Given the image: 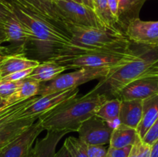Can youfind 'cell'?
I'll return each mask as SVG.
<instances>
[{
    "instance_id": "8992f818",
    "label": "cell",
    "mask_w": 158,
    "mask_h": 157,
    "mask_svg": "<svg viewBox=\"0 0 158 157\" xmlns=\"http://www.w3.org/2000/svg\"><path fill=\"white\" fill-rule=\"evenodd\" d=\"M111 70L112 69L110 68L84 67L77 69L75 72L61 74L52 81L41 83L38 96L66 89L78 88L88 82L104 78Z\"/></svg>"
},
{
    "instance_id": "f546056e",
    "label": "cell",
    "mask_w": 158,
    "mask_h": 157,
    "mask_svg": "<svg viewBox=\"0 0 158 157\" xmlns=\"http://www.w3.org/2000/svg\"><path fill=\"white\" fill-rule=\"evenodd\" d=\"M108 149L100 145H86L88 157H106Z\"/></svg>"
},
{
    "instance_id": "7bdbcfd3",
    "label": "cell",
    "mask_w": 158,
    "mask_h": 157,
    "mask_svg": "<svg viewBox=\"0 0 158 157\" xmlns=\"http://www.w3.org/2000/svg\"><path fill=\"white\" fill-rule=\"evenodd\" d=\"M50 1H52V2H53V3H54V2H56V0H50Z\"/></svg>"
},
{
    "instance_id": "1f68e13d",
    "label": "cell",
    "mask_w": 158,
    "mask_h": 157,
    "mask_svg": "<svg viewBox=\"0 0 158 157\" xmlns=\"http://www.w3.org/2000/svg\"><path fill=\"white\" fill-rule=\"evenodd\" d=\"M33 69L34 68H32V69H26V70L19 71V72H13V73L4 77L2 79L7 80V81H22V80L26 79L29 77V75L32 72Z\"/></svg>"
},
{
    "instance_id": "7402d4cb",
    "label": "cell",
    "mask_w": 158,
    "mask_h": 157,
    "mask_svg": "<svg viewBox=\"0 0 158 157\" xmlns=\"http://www.w3.org/2000/svg\"><path fill=\"white\" fill-rule=\"evenodd\" d=\"M40 86H41V83L30 79V78H27L23 80L16 91L6 99L8 105L10 106L19 102L24 101L32 97L38 96Z\"/></svg>"
},
{
    "instance_id": "4316f807",
    "label": "cell",
    "mask_w": 158,
    "mask_h": 157,
    "mask_svg": "<svg viewBox=\"0 0 158 157\" xmlns=\"http://www.w3.org/2000/svg\"><path fill=\"white\" fill-rule=\"evenodd\" d=\"M22 81H7L0 79V98L6 99L14 93L20 86Z\"/></svg>"
},
{
    "instance_id": "74e56055",
    "label": "cell",
    "mask_w": 158,
    "mask_h": 157,
    "mask_svg": "<svg viewBox=\"0 0 158 157\" xmlns=\"http://www.w3.org/2000/svg\"><path fill=\"white\" fill-rule=\"evenodd\" d=\"M7 55H10L9 49H8V47L7 46H2L1 45L0 46V60Z\"/></svg>"
},
{
    "instance_id": "ab89813d",
    "label": "cell",
    "mask_w": 158,
    "mask_h": 157,
    "mask_svg": "<svg viewBox=\"0 0 158 157\" xmlns=\"http://www.w3.org/2000/svg\"><path fill=\"white\" fill-rule=\"evenodd\" d=\"M7 106H9V105H8L6 100L1 99H0V110H2V109H4V108L7 107Z\"/></svg>"
},
{
    "instance_id": "603a6c76",
    "label": "cell",
    "mask_w": 158,
    "mask_h": 157,
    "mask_svg": "<svg viewBox=\"0 0 158 157\" xmlns=\"http://www.w3.org/2000/svg\"><path fill=\"white\" fill-rule=\"evenodd\" d=\"M37 97L38 96H35L24 101L19 102L0 110V130L15 120L19 119L24 109L32 104Z\"/></svg>"
},
{
    "instance_id": "44dd1931",
    "label": "cell",
    "mask_w": 158,
    "mask_h": 157,
    "mask_svg": "<svg viewBox=\"0 0 158 157\" xmlns=\"http://www.w3.org/2000/svg\"><path fill=\"white\" fill-rule=\"evenodd\" d=\"M138 138L137 129L120 123L118 126H115L113 130L109 147L120 149L133 146Z\"/></svg>"
},
{
    "instance_id": "7a4b0ae2",
    "label": "cell",
    "mask_w": 158,
    "mask_h": 157,
    "mask_svg": "<svg viewBox=\"0 0 158 157\" xmlns=\"http://www.w3.org/2000/svg\"><path fill=\"white\" fill-rule=\"evenodd\" d=\"M151 77H158V47H149V50L138 58L112 69L89 92L103 95L106 99L117 98L122 89L131 83Z\"/></svg>"
},
{
    "instance_id": "d6986e66",
    "label": "cell",
    "mask_w": 158,
    "mask_h": 157,
    "mask_svg": "<svg viewBox=\"0 0 158 157\" xmlns=\"http://www.w3.org/2000/svg\"><path fill=\"white\" fill-rule=\"evenodd\" d=\"M66 69L65 66L56 62L43 61L34 68L28 78L40 83H47L61 75Z\"/></svg>"
},
{
    "instance_id": "30bf717a",
    "label": "cell",
    "mask_w": 158,
    "mask_h": 157,
    "mask_svg": "<svg viewBox=\"0 0 158 157\" xmlns=\"http://www.w3.org/2000/svg\"><path fill=\"white\" fill-rule=\"evenodd\" d=\"M43 131L44 129L38 119L23 133L1 149L0 157H27Z\"/></svg>"
},
{
    "instance_id": "2e32d148",
    "label": "cell",
    "mask_w": 158,
    "mask_h": 157,
    "mask_svg": "<svg viewBox=\"0 0 158 157\" xmlns=\"http://www.w3.org/2000/svg\"><path fill=\"white\" fill-rule=\"evenodd\" d=\"M117 26L119 29L124 32L128 25L136 18H139V13L147 0H117Z\"/></svg>"
},
{
    "instance_id": "4fadbf2b",
    "label": "cell",
    "mask_w": 158,
    "mask_h": 157,
    "mask_svg": "<svg viewBox=\"0 0 158 157\" xmlns=\"http://www.w3.org/2000/svg\"><path fill=\"white\" fill-rule=\"evenodd\" d=\"M26 9L69 35L66 22L50 0H15ZM70 36V35H69Z\"/></svg>"
},
{
    "instance_id": "d4e9b609",
    "label": "cell",
    "mask_w": 158,
    "mask_h": 157,
    "mask_svg": "<svg viewBox=\"0 0 158 157\" xmlns=\"http://www.w3.org/2000/svg\"><path fill=\"white\" fill-rule=\"evenodd\" d=\"M94 12L106 27L118 29L115 18L110 12L107 0H95Z\"/></svg>"
},
{
    "instance_id": "836d02e7",
    "label": "cell",
    "mask_w": 158,
    "mask_h": 157,
    "mask_svg": "<svg viewBox=\"0 0 158 157\" xmlns=\"http://www.w3.org/2000/svg\"><path fill=\"white\" fill-rule=\"evenodd\" d=\"M107 4L110 12L115 18L116 22H117V12H118V1L117 0H107Z\"/></svg>"
},
{
    "instance_id": "484cf974",
    "label": "cell",
    "mask_w": 158,
    "mask_h": 157,
    "mask_svg": "<svg viewBox=\"0 0 158 157\" xmlns=\"http://www.w3.org/2000/svg\"><path fill=\"white\" fill-rule=\"evenodd\" d=\"M63 146L67 149L72 157H88L86 144L79 137H67L64 141Z\"/></svg>"
},
{
    "instance_id": "f1b7e54d",
    "label": "cell",
    "mask_w": 158,
    "mask_h": 157,
    "mask_svg": "<svg viewBox=\"0 0 158 157\" xmlns=\"http://www.w3.org/2000/svg\"><path fill=\"white\" fill-rule=\"evenodd\" d=\"M158 140V117L152 126L150 127L148 132L142 139V141L149 146H152L156 141Z\"/></svg>"
},
{
    "instance_id": "d590c367",
    "label": "cell",
    "mask_w": 158,
    "mask_h": 157,
    "mask_svg": "<svg viewBox=\"0 0 158 157\" xmlns=\"http://www.w3.org/2000/svg\"><path fill=\"white\" fill-rule=\"evenodd\" d=\"M150 157H158V140L151 146Z\"/></svg>"
},
{
    "instance_id": "6da1fadb",
    "label": "cell",
    "mask_w": 158,
    "mask_h": 157,
    "mask_svg": "<svg viewBox=\"0 0 158 157\" xmlns=\"http://www.w3.org/2000/svg\"><path fill=\"white\" fill-rule=\"evenodd\" d=\"M9 2L12 14L29 31L30 45L44 61H56L69 55L86 53L73 43L70 36L32 13L15 0Z\"/></svg>"
},
{
    "instance_id": "8fae6325",
    "label": "cell",
    "mask_w": 158,
    "mask_h": 157,
    "mask_svg": "<svg viewBox=\"0 0 158 157\" xmlns=\"http://www.w3.org/2000/svg\"><path fill=\"white\" fill-rule=\"evenodd\" d=\"M2 29L6 36V42L10 55L24 54L28 45H30L31 37L29 29L12 14L3 24Z\"/></svg>"
},
{
    "instance_id": "681fc988",
    "label": "cell",
    "mask_w": 158,
    "mask_h": 157,
    "mask_svg": "<svg viewBox=\"0 0 158 157\" xmlns=\"http://www.w3.org/2000/svg\"><path fill=\"white\" fill-rule=\"evenodd\" d=\"M0 151H1V149H0Z\"/></svg>"
},
{
    "instance_id": "cb8c5ba5",
    "label": "cell",
    "mask_w": 158,
    "mask_h": 157,
    "mask_svg": "<svg viewBox=\"0 0 158 157\" xmlns=\"http://www.w3.org/2000/svg\"><path fill=\"white\" fill-rule=\"evenodd\" d=\"M121 100L118 98L107 99L97 109L95 115L111 124L118 120Z\"/></svg>"
},
{
    "instance_id": "5bb4252c",
    "label": "cell",
    "mask_w": 158,
    "mask_h": 157,
    "mask_svg": "<svg viewBox=\"0 0 158 157\" xmlns=\"http://www.w3.org/2000/svg\"><path fill=\"white\" fill-rule=\"evenodd\" d=\"M158 95V77L135 80L125 86L117 98L120 100H143Z\"/></svg>"
},
{
    "instance_id": "f35d334b",
    "label": "cell",
    "mask_w": 158,
    "mask_h": 157,
    "mask_svg": "<svg viewBox=\"0 0 158 157\" xmlns=\"http://www.w3.org/2000/svg\"><path fill=\"white\" fill-rule=\"evenodd\" d=\"M0 42H6V36H5L4 30H3L2 27L0 26Z\"/></svg>"
},
{
    "instance_id": "7dc6e473",
    "label": "cell",
    "mask_w": 158,
    "mask_h": 157,
    "mask_svg": "<svg viewBox=\"0 0 158 157\" xmlns=\"http://www.w3.org/2000/svg\"><path fill=\"white\" fill-rule=\"evenodd\" d=\"M0 99H1V98H0Z\"/></svg>"
},
{
    "instance_id": "277c9868",
    "label": "cell",
    "mask_w": 158,
    "mask_h": 157,
    "mask_svg": "<svg viewBox=\"0 0 158 157\" xmlns=\"http://www.w3.org/2000/svg\"><path fill=\"white\" fill-rule=\"evenodd\" d=\"M69 32L73 43L86 52L130 49L131 42L124 32L118 29L71 26Z\"/></svg>"
},
{
    "instance_id": "c3c4849f",
    "label": "cell",
    "mask_w": 158,
    "mask_h": 157,
    "mask_svg": "<svg viewBox=\"0 0 158 157\" xmlns=\"http://www.w3.org/2000/svg\"><path fill=\"white\" fill-rule=\"evenodd\" d=\"M106 157H107V155H106Z\"/></svg>"
},
{
    "instance_id": "b9f144b4",
    "label": "cell",
    "mask_w": 158,
    "mask_h": 157,
    "mask_svg": "<svg viewBox=\"0 0 158 157\" xmlns=\"http://www.w3.org/2000/svg\"><path fill=\"white\" fill-rule=\"evenodd\" d=\"M157 47H158V41L157 42H156L155 46H154V48H157Z\"/></svg>"
},
{
    "instance_id": "f907efd6",
    "label": "cell",
    "mask_w": 158,
    "mask_h": 157,
    "mask_svg": "<svg viewBox=\"0 0 158 157\" xmlns=\"http://www.w3.org/2000/svg\"><path fill=\"white\" fill-rule=\"evenodd\" d=\"M27 157H28V156H27Z\"/></svg>"
},
{
    "instance_id": "52a82bcc",
    "label": "cell",
    "mask_w": 158,
    "mask_h": 157,
    "mask_svg": "<svg viewBox=\"0 0 158 157\" xmlns=\"http://www.w3.org/2000/svg\"><path fill=\"white\" fill-rule=\"evenodd\" d=\"M54 5L66 22L68 29L71 26L80 27H106L94 10L83 4L71 0H56L54 2Z\"/></svg>"
},
{
    "instance_id": "e0dca14e",
    "label": "cell",
    "mask_w": 158,
    "mask_h": 157,
    "mask_svg": "<svg viewBox=\"0 0 158 157\" xmlns=\"http://www.w3.org/2000/svg\"><path fill=\"white\" fill-rule=\"evenodd\" d=\"M143 100H121L119 122L128 127L137 129L142 116Z\"/></svg>"
},
{
    "instance_id": "ee69618b",
    "label": "cell",
    "mask_w": 158,
    "mask_h": 157,
    "mask_svg": "<svg viewBox=\"0 0 158 157\" xmlns=\"http://www.w3.org/2000/svg\"><path fill=\"white\" fill-rule=\"evenodd\" d=\"M0 1H10V0H0Z\"/></svg>"
},
{
    "instance_id": "8d00e7d4",
    "label": "cell",
    "mask_w": 158,
    "mask_h": 157,
    "mask_svg": "<svg viewBox=\"0 0 158 157\" xmlns=\"http://www.w3.org/2000/svg\"><path fill=\"white\" fill-rule=\"evenodd\" d=\"M81 1L84 6H87L88 8L94 11V9H95V0H81Z\"/></svg>"
},
{
    "instance_id": "4dcf8cb0",
    "label": "cell",
    "mask_w": 158,
    "mask_h": 157,
    "mask_svg": "<svg viewBox=\"0 0 158 157\" xmlns=\"http://www.w3.org/2000/svg\"><path fill=\"white\" fill-rule=\"evenodd\" d=\"M12 15L8 1H0V26L2 27L5 22Z\"/></svg>"
},
{
    "instance_id": "e575fe53",
    "label": "cell",
    "mask_w": 158,
    "mask_h": 157,
    "mask_svg": "<svg viewBox=\"0 0 158 157\" xmlns=\"http://www.w3.org/2000/svg\"><path fill=\"white\" fill-rule=\"evenodd\" d=\"M54 157H72L69 151L67 150L65 146H63L60 148V150L57 152H56Z\"/></svg>"
},
{
    "instance_id": "f6af8a7d",
    "label": "cell",
    "mask_w": 158,
    "mask_h": 157,
    "mask_svg": "<svg viewBox=\"0 0 158 157\" xmlns=\"http://www.w3.org/2000/svg\"><path fill=\"white\" fill-rule=\"evenodd\" d=\"M2 44V42H0V46H1Z\"/></svg>"
},
{
    "instance_id": "83f0119b",
    "label": "cell",
    "mask_w": 158,
    "mask_h": 157,
    "mask_svg": "<svg viewBox=\"0 0 158 157\" xmlns=\"http://www.w3.org/2000/svg\"><path fill=\"white\" fill-rule=\"evenodd\" d=\"M151 146L146 144L139 137L131 148L128 157H150Z\"/></svg>"
},
{
    "instance_id": "60d3db41",
    "label": "cell",
    "mask_w": 158,
    "mask_h": 157,
    "mask_svg": "<svg viewBox=\"0 0 158 157\" xmlns=\"http://www.w3.org/2000/svg\"><path fill=\"white\" fill-rule=\"evenodd\" d=\"M71 1H73V2H75L80 3V4H83V3H82V1H81V0H71Z\"/></svg>"
},
{
    "instance_id": "ba28073f",
    "label": "cell",
    "mask_w": 158,
    "mask_h": 157,
    "mask_svg": "<svg viewBox=\"0 0 158 157\" xmlns=\"http://www.w3.org/2000/svg\"><path fill=\"white\" fill-rule=\"evenodd\" d=\"M79 91V88H74L38 96L32 104L24 109L20 118L37 117L39 119L63 103L77 97Z\"/></svg>"
},
{
    "instance_id": "d6a6232c",
    "label": "cell",
    "mask_w": 158,
    "mask_h": 157,
    "mask_svg": "<svg viewBox=\"0 0 158 157\" xmlns=\"http://www.w3.org/2000/svg\"><path fill=\"white\" fill-rule=\"evenodd\" d=\"M132 146L127 147L115 149V148H108L107 157H128L131 152Z\"/></svg>"
},
{
    "instance_id": "9c48e42d",
    "label": "cell",
    "mask_w": 158,
    "mask_h": 157,
    "mask_svg": "<svg viewBox=\"0 0 158 157\" xmlns=\"http://www.w3.org/2000/svg\"><path fill=\"white\" fill-rule=\"evenodd\" d=\"M114 127L94 115L85 120L79 128V138L86 145L109 144Z\"/></svg>"
},
{
    "instance_id": "ffe728a7",
    "label": "cell",
    "mask_w": 158,
    "mask_h": 157,
    "mask_svg": "<svg viewBox=\"0 0 158 157\" xmlns=\"http://www.w3.org/2000/svg\"><path fill=\"white\" fill-rule=\"evenodd\" d=\"M37 119V117L20 118L2 129L0 130V149L23 133Z\"/></svg>"
},
{
    "instance_id": "3957f363",
    "label": "cell",
    "mask_w": 158,
    "mask_h": 157,
    "mask_svg": "<svg viewBox=\"0 0 158 157\" xmlns=\"http://www.w3.org/2000/svg\"><path fill=\"white\" fill-rule=\"evenodd\" d=\"M106 100L103 95L89 92L63 103L39 119L44 130L77 132L80 125L95 115L99 106Z\"/></svg>"
},
{
    "instance_id": "5b68a950",
    "label": "cell",
    "mask_w": 158,
    "mask_h": 157,
    "mask_svg": "<svg viewBox=\"0 0 158 157\" xmlns=\"http://www.w3.org/2000/svg\"><path fill=\"white\" fill-rule=\"evenodd\" d=\"M140 55L128 49L126 51H94L80 55H69L56 60V62L66 69L80 68H110L115 69L122 67L139 58Z\"/></svg>"
},
{
    "instance_id": "ac0fdd59",
    "label": "cell",
    "mask_w": 158,
    "mask_h": 157,
    "mask_svg": "<svg viewBox=\"0 0 158 157\" xmlns=\"http://www.w3.org/2000/svg\"><path fill=\"white\" fill-rule=\"evenodd\" d=\"M157 117L158 95L143 99L141 119L137 128V134L141 139Z\"/></svg>"
},
{
    "instance_id": "7c38bea8",
    "label": "cell",
    "mask_w": 158,
    "mask_h": 157,
    "mask_svg": "<svg viewBox=\"0 0 158 157\" xmlns=\"http://www.w3.org/2000/svg\"><path fill=\"white\" fill-rule=\"evenodd\" d=\"M130 42L154 48L158 41V21H143L140 18L131 22L124 32Z\"/></svg>"
},
{
    "instance_id": "bcb514c9",
    "label": "cell",
    "mask_w": 158,
    "mask_h": 157,
    "mask_svg": "<svg viewBox=\"0 0 158 157\" xmlns=\"http://www.w3.org/2000/svg\"><path fill=\"white\" fill-rule=\"evenodd\" d=\"M28 157H30V156H29V155H28Z\"/></svg>"
},
{
    "instance_id": "9a60e30c",
    "label": "cell",
    "mask_w": 158,
    "mask_h": 157,
    "mask_svg": "<svg viewBox=\"0 0 158 157\" xmlns=\"http://www.w3.org/2000/svg\"><path fill=\"white\" fill-rule=\"evenodd\" d=\"M38 60L27 58L24 54L7 55L0 60V79L19 71L36 67Z\"/></svg>"
}]
</instances>
